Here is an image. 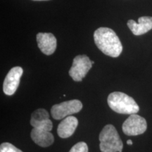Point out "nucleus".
<instances>
[{
	"label": "nucleus",
	"instance_id": "14",
	"mask_svg": "<svg viewBox=\"0 0 152 152\" xmlns=\"http://www.w3.org/2000/svg\"><path fill=\"white\" fill-rule=\"evenodd\" d=\"M69 152H88V147L85 142H80L75 144Z\"/></svg>",
	"mask_w": 152,
	"mask_h": 152
},
{
	"label": "nucleus",
	"instance_id": "16",
	"mask_svg": "<svg viewBox=\"0 0 152 152\" xmlns=\"http://www.w3.org/2000/svg\"><path fill=\"white\" fill-rule=\"evenodd\" d=\"M34 1H46V0H34Z\"/></svg>",
	"mask_w": 152,
	"mask_h": 152
},
{
	"label": "nucleus",
	"instance_id": "4",
	"mask_svg": "<svg viewBox=\"0 0 152 152\" xmlns=\"http://www.w3.org/2000/svg\"><path fill=\"white\" fill-rule=\"evenodd\" d=\"M94 63L90 61L86 55H78L75 56L69 71L70 76L74 81H82L91 69Z\"/></svg>",
	"mask_w": 152,
	"mask_h": 152
},
{
	"label": "nucleus",
	"instance_id": "2",
	"mask_svg": "<svg viewBox=\"0 0 152 152\" xmlns=\"http://www.w3.org/2000/svg\"><path fill=\"white\" fill-rule=\"evenodd\" d=\"M107 102L109 107L118 113L132 115L140 111V107L134 99L123 92L111 93L108 96Z\"/></svg>",
	"mask_w": 152,
	"mask_h": 152
},
{
	"label": "nucleus",
	"instance_id": "1",
	"mask_svg": "<svg viewBox=\"0 0 152 152\" xmlns=\"http://www.w3.org/2000/svg\"><path fill=\"white\" fill-rule=\"evenodd\" d=\"M94 39L96 47L107 56L116 58L123 52V45L119 37L111 28H99L95 30Z\"/></svg>",
	"mask_w": 152,
	"mask_h": 152
},
{
	"label": "nucleus",
	"instance_id": "6",
	"mask_svg": "<svg viewBox=\"0 0 152 152\" xmlns=\"http://www.w3.org/2000/svg\"><path fill=\"white\" fill-rule=\"evenodd\" d=\"M147 128L146 120L137 114H132L123 123L122 129L128 136H137L145 132Z\"/></svg>",
	"mask_w": 152,
	"mask_h": 152
},
{
	"label": "nucleus",
	"instance_id": "15",
	"mask_svg": "<svg viewBox=\"0 0 152 152\" xmlns=\"http://www.w3.org/2000/svg\"><path fill=\"white\" fill-rule=\"evenodd\" d=\"M127 144H128V145H132V144H133V142H132V140H128V141H127Z\"/></svg>",
	"mask_w": 152,
	"mask_h": 152
},
{
	"label": "nucleus",
	"instance_id": "3",
	"mask_svg": "<svg viewBox=\"0 0 152 152\" xmlns=\"http://www.w3.org/2000/svg\"><path fill=\"white\" fill-rule=\"evenodd\" d=\"M99 139L102 152H122L123 142L113 125H106L100 132Z\"/></svg>",
	"mask_w": 152,
	"mask_h": 152
},
{
	"label": "nucleus",
	"instance_id": "13",
	"mask_svg": "<svg viewBox=\"0 0 152 152\" xmlns=\"http://www.w3.org/2000/svg\"><path fill=\"white\" fill-rule=\"evenodd\" d=\"M0 152H23L14 145L9 142H4L0 146Z\"/></svg>",
	"mask_w": 152,
	"mask_h": 152
},
{
	"label": "nucleus",
	"instance_id": "12",
	"mask_svg": "<svg viewBox=\"0 0 152 152\" xmlns=\"http://www.w3.org/2000/svg\"><path fill=\"white\" fill-rule=\"evenodd\" d=\"M49 118V115L46 110L44 109H37L32 113L30 118V125L33 126L36 123L42 122Z\"/></svg>",
	"mask_w": 152,
	"mask_h": 152
},
{
	"label": "nucleus",
	"instance_id": "8",
	"mask_svg": "<svg viewBox=\"0 0 152 152\" xmlns=\"http://www.w3.org/2000/svg\"><path fill=\"white\" fill-rule=\"evenodd\" d=\"M38 47L43 54L51 55L56 49L57 41L55 36L50 33H39L37 35Z\"/></svg>",
	"mask_w": 152,
	"mask_h": 152
},
{
	"label": "nucleus",
	"instance_id": "11",
	"mask_svg": "<svg viewBox=\"0 0 152 152\" xmlns=\"http://www.w3.org/2000/svg\"><path fill=\"white\" fill-rule=\"evenodd\" d=\"M77 125H78L77 119L75 117L70 115L65 118L59 123L57 128V133L61 138L69 137L75 132Z\"/></svg>",
	"mask_w": 152,
	"mask_h": 152
},
{
	"label": "nucleus",
	"instance_id": "7",
	"mask_svg": "<svg viewBox=\"0 0 152 152\" xmlns=\"http://www.w3.org/2000/svg\"><path fill=\"white\" fill-rule=\"evenodd\" d=\"M23 73V70L20 66L12 68L6 76L3 85L4 92L11 96L16 92L20 83V77Z\"/></svg>",
	"mask_w": 152,
	"mask_h": 152
},
{
	"label": "nucleus",
	"instance_id": "10",
	"mask_svg": "<svg viewBox=\"0 0 152 152\" xmlns=\"http://www.w3.org/2000/svg\"><path fill=\"white\" fill-rule=\"evenodd\" d=\"M32 140L35 144L42 147H47L54 143V135L45 129L33 128L30 133Z\"/></svg>",
	"mask_w": 152,
	"mask_h": 152
},
{
	"label": "nucleus",
	"instance_id": "5",
	"mask_svg": "<svg viewBox=\"0 0 152 152\" xmlns=\"http://www.w3.org/2000/svg\"><path fill=\"white\" fill-rule=\"evenodd\" d=\"M83 109V104L77 99L66 101L59 104H55L52 107L51 113L56 120H61L78 113Z\"/></svg>",
	"mask_w": 152,
	"mask_h": 152
},
{
	"label": "nucleus",
	"instance_id": "9",
	"mask_svg": "<svg viewBox=\"0 0 152 152\" xmlns=\"http://www.w3.org/2000/svg\"><path fill=\"white\" fill-rule=\"evenodd\" d=\"M138 23L133 20H129L128 26L134 35H142L152 29V17L142 16L139 18Z\"/></svg>",
	"mask_w": 152,
	"mask_h": 152
}]
</instances>
